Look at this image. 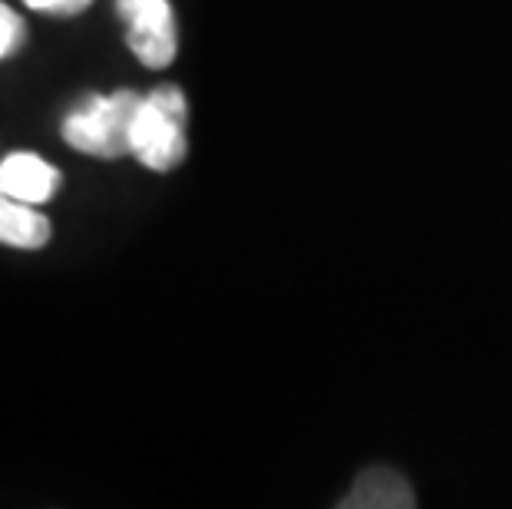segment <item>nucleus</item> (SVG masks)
<instances>
[{"label": "nucleus", "instance_id": "obj_3", "mask_svg": "<svg viewBox=\"0 0 512 509\" xmlns=\"http://www.w3.org/2000/svg\"><path fill=\"white\" fill-rule=\"evenodd\" d=\"M116 10L126 20V43L136 60L149 70H166L179 47L169 0H116Z\"/></svg>", "mask_w": 512, "mask_h": 509}, {"label": "nucleus", "instance_id": "obj_4", "mask_svg": "<svg viewBox=\"0 0 512 509\" xmlns=\"http://www.w3.org/2000/svg\"><path fill=\"white\" fill-rule=\"evenodd\" d=\"M57 189H60V172L37 153L20 149V153H10L0 162V192L10 199L43 205L57 196Z\"/></svg>", "mask_w": 512, "mask_h": 509}, {"label": "nucleus", "instance_id": "obj_2", "mask_svg": "<svg viewBox=\"0 0 512 509\" xmlns=\"http://www.w3.org/2000/svg\"><path fill=\"white\" fill-rule=\"evenodd\" d=\"M185 93L179 86L162 83L143 96L133 123V156L152 172H169L185 159Z\"/></svg>", "mask_w": 512, "mask_h": 509}, {"label": "nucleus", "instance_id": "obj_1", "mask_svg": "<svg viewBox=\"0 0 512 509\" xmlns=\"http://www.w3.org/2000/svg\"><path fill=\"white\" fill-rule=\"evenodd\" d=\"M143 96L116 90L110 96L90 93L63 119V139L76 153L96 159H119L133 153V123Z\"/></svg>", "mask_w": 512, "mask_h": 509}, {"label": "nucleus", "instance_id": "obj_8", "mask_svg": "<svg viewBox=\"0 0 512 509\" xmlns=\"http://www.w3.org/2000/svg\"><path fill=\"white\" fill-rule=\"evenodd\" d=\"M30 10H37V14H50V17H76L83 14L86 7L93 4V0H24Z\"/></svg>", "mask_w": 512, "mask_h": 509}, {"label": "nucleus", "instance_id": "obj_6", "mask_svg": "<svg viewBox=\"0 0 512 509\" xmlns=\"http://www.w3.org/2000/svg\"><path fill=\"white\" fill-rule=\"evenodd\" d=\"M50 242V219L30 202L10 199L0 192V245L37 252Z\"/></svg>", "mask_w": 512, "mask_h": 509}, {"label": "nucleus", "instance_id": "obj_7", "mask_svg": "<svg viewBox=\"0 0 512 509\" xmlns=\"http://www.w3.org/2000/svg\"><path fill=\"white\" fill-rule=\"evenodd\" d=\"M24 37H27L24 20H20L14 10L0 0V60L14 57V53L20 50V43H24Z\"/></svg>", "mask_w": 512, "mask_h": 509}, {"label": "nucleus", "instance_id": "obj_5", "mask_svg": "<svg viewBox=\"0 0 512 509\" xmlns=\"http://www.w3.org/2000/svg\"><path fill=\"white\" fill-rule=\"evenodd\" d=\"M337 506L341 509H413L417 506V496H413V486L403 480L397 470L370 467L357 476L351 493Z\"/></svg>", "mask_w": 512, "mask_h": 509}]
</instances>
